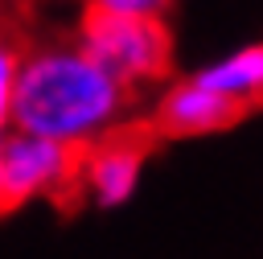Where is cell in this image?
I'll use <instances>...</instances> for the list:
<instances>
[{
    "instance_id": "6da1fadb",
    "label": "cell",
    "mask_w": 263,
    "mask_h": 259,
    "mask_svg": "<svg viewBox=\"0 0 263 259\" xmlns=\"http://www.w3.org/2000/svg\"><path fill=\"white\" fill-rule=\"evenodd\" d=\"M136 95L115 82L90 53L70 41L33 45L21 53L12 90V127L74 152L132 123Z\"/></svg>"
},
{
    "instance_id": "7a4b0ae2",
    "label": "cell",
    "mask_w": 263,
    "mask_h": 259,
    "mask_svg": "<svg viewBox=\"0 0 263 259\" xmlns=\"http://www.w3.org/2000/svg\"><path fill=\"white\" fill-rule=\"evenodd\" d=\"M74 45L90 53L132 95L160 86L173 70V37H168V25L156 16H115V12L82 8Z\"/></svg>"
},
{
    "instance_id": "3957f363",
    "label": "cell",
    "mask_w": 263,
    "mask_h": 259,
    "mask_svg": "<svg viewBox=\"0 0 263 259\" xmlns=\"http://www.w3.org/2000/svg\"><path fill=\"white\" fill-rule=\"evenodd\" d=\"M152 136L148 127L140 123H127L103 140H95L90 148L78 152V169H74V197L99 206V210H115L123 206L140 177H144V164L152 156Z\"/></svg>"
},
{
    "instance_id": "277c9868",
    "label": "cell",
    "mask_w": 263,
    "mask_h": 259,
    "mask_svg": "<svg viewBox=\"0 0 263 259\" xmlns=\"http://www.w3.org/2000/svg\"><path fill=\"white\" fill-rule=\"evenodd\" d=\"M0 169H4V197L8 210L25 201H66L74 197V169L78 152L29 132L0 136Z\"/></svg>"
},
{
    "instance_id": "5b68a950",
    "label": "cell",
    "mask_w": 263,
    "mask_h": 259,
    "mask_svg": "<svg viewBox=\"0 0 263 259\" xmlns=\"http://www.w3.org/2000/svg\"><path fill=\"white\" fill-rule=\"evenodd\" d=\"M242 111L234 103H226L222 95H214L210 86H201L197 78H181V82H164L152 111H148V136L152 140H185V136H210L222 132L230 123H238Z\"/></svg>"
},
{
    "instance_id": "8992f818",
    "label": "cell",
    "mask_w": 263,
    "mask_h": 259,
    "mask_svg": "<svg viewBox=\"0 0 263 259\" xmlns=\"http://www.w3.org/2000/svg\"><path fill=\"white\" fill-rule=\"evenodd\" d=\"M193 78L201 86H210L214 95H222L226 103H234L238 111L263 107V41L242 45V49L201 66Z\"/></svg>"
},
{
    "instance_id": "52a82bcc",
    "label": "cell",
    "mask_w": 263,
    "mask_h": 259,
    "mask_svg": "<svg viewBox=\"0 0 263 259\" xmlns=\"http://www.w3.org/2000/svg\"><path fill=\"white\" fill-rule=\"evenodd\" d=\"M21 41L8 33L0 16V136L12 127V90H16V70H21Z\"/></svg>"
},
{
    "instance_id": "ba28073f",
    "label": "cell",
    "mask_w": 263,
    "mask_h": 259,
    "mask_svg": "<svg viewBox=\"0 0 263 259\" xmlns=\"http://www.w3.org/2000/svg\"><path fill=\"white\" fill-rule=\"evenodd\" d=\"M90 12H115V16H156L164 21L173 0H82Z\"/></svg>"
},
{
    "instance_id": "9c48e42d",
    "label": "cell",
    "mask_w": 263,
    "mask_h": 259,
    "mask_svg": "<svg viewBox=\"0 0 263 259\" xmlns=\"http://www.w3.org/2000/svg\"><path fill=\"white\" fill-rule=\"evenodd\" d=\"M8 210V197H4V169H0V214Z\"/></svg>"
}]
</instances>
